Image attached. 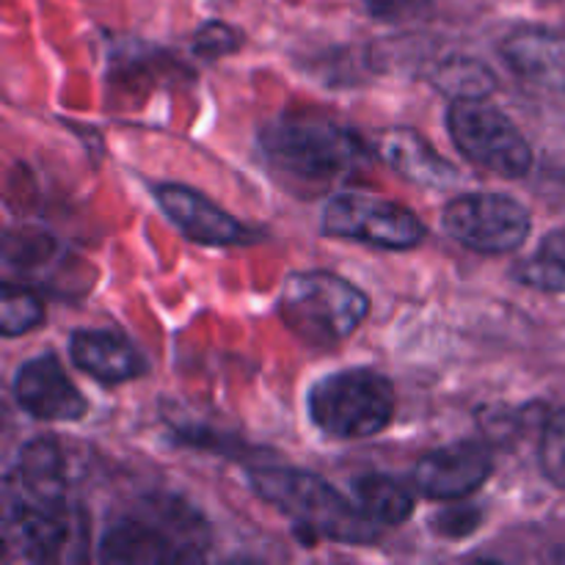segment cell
<instances>
[{"instance_id":"2e32d148","label":"cell","mask_w":565,"mask_h":565,"mask_svg":"<svg viewBox=\"0 0 565 565\" xmlns=\"http://www.w3.org/2000/svg\"><path fill=\"white\" fill-rule=\"evenodd\" d=\"M353 505L379 527H397L414 513V497L390 475H362L351 483Z\"/></svg>"},{"instance_id":"8fae6325","label":"cell","mask_w":565,"mask_h":565,"mask_svg":"<svg viewBox=\"0 0 565 565\" xmlns=\"http://www.w3.org/2000/svg\"><path fill=\"white\" fill-rule=\"evenodd\" d=\"M14 401L28 417L42 423H75L88 412L86 397L77 392L55 353H42L22 364L14 375Z\"/></svg>"},{"instance_id":"7c38bea8","label":"cell","mask_w":565,"mask_h":565,"mask_svg":"<svg viewBox=\"0 0 565 565\" xmlns=\"http://www.w3.org/2000/svg\"><path fill=\"white\" fill-rule=\"evenodd\" d=\"M154 202L163 210L166 218L199 246H241L248 241V230L235 215L193 188L158 185Z\"/></svg>"},{"instance_id":"30bf717a","label":"cell","mask_w":565,"mask_h":565,"mask_svg":"<svg viewBox=\"0 0 565 565\" xmlns=\"http://www.w3.org/2000/svg\"><path fill=\"white\" fill-rule=\"evenodd\" d=\"M494 472V456L489 445L478 439H461L436 447L414 467V486L434 502H461L489 483Z\"/></svg>"},{"instance_id":"8992f818","label":"cell","mask_w":565,"mask_h":565,"mask_svg":"<svg viewBox=\"0 0 565 565\" xmlns=\"http://www.w3.org/2000/svg\"><path fill=\"white\" fill-rule=\"evenodd\" d=\"M395 386L370 367H348L315 381L307 395L309 419L331 439H370L395 417Z\"/></svg>"},{"instance_id":"52a82bcc","label":"cell","mask_w":565,"mask_h":565,"mask_svg":"<svg viewBox=\"0 0 565 565\" xmlns=\"http://www.w3.org/2000/svg\"><path fill=\"white\" fill-rule=\"evenodd\" d=\"M447 132L458 152L478 169L511 180L533 169V147L524 132L486 97L452 99L447 108Z\"/></svg>"},{"instance_id":"ac0fdd59","label":"cell","mask_w":565,"mask_h":565,"mask_svg":"<svg viewBox=\"0 0 565 565\" xmlns=\"http://www.w3.org/2000/svg\"><path fill=\"white\" fill-rule=\"evenodd\" d=\"M0 331L3 337H20L36 329L44 320V301L28 287H3V301H0Z\"/></svg>"},{"instance_id":"4fadbf2b","label":"cell","mask_w":565,"mask_h":565,"mask_svg":"<svg viewBox=\"0 0 565 565\" xmlns=\"http://www.w3.org/2000/svg\"><path fill=\"white\" fill-rule=\"evenodd\" d=\"M70 356L77 370L103 386H119L149 370L147 356L114 329H77L70 337Z\"/></svg>"},{"instance_id":"ba28073f","label":"cell","mask_w":565,"mask_h":565,"mask_svg":"<svg viewBox=\"0 0 565 565\" xmlns=\"http://www.w3.org/2000/svg\"><path fill=\"white\" fill-rule=\"evenodd\" d=\"M323 232L329 237L356 241L386 252H408L425 241L428 230L414 210L392 199L362 191L337 193L323 213Z\"/></svg>"},{"instance_id":"3957f363","label":"cell","mask_w":565,"mask_h":565,"mask_svg":"<svg viewBox=\"0 0 565 565\" xmlns=\"http://www.w3.org/2000/svg\"><path fill=\"white\" fill-rule=\"evenodd\" d=\"M210 533L196 508L180 497H147L136 511L116 519L99 541L103 563H193L202 561Z\"/></svg>"},{"instance_id":"44dd1931","label":"cell","mask_w":565,"mask_h":565,"mask_svg":"<svg viewBox=\"0 0 565 565\" xmlns=\"http://www.w3.org/2000/svg\"><path fill=\"white\" fill-rule=\"evenodd\" d=\"M241 44H243V36L235 31V28H230L226 22H215V20L204 22V25L196 31V39H193V50H196V53L207 61L235 53Z\"/></svg>"},{"instance_id":"ffe728a7","label":"cell","mask_w":565,"mask_h":565,"mask_svg":"<svg viewBox=\"0 0 565 565\" xmlns=\"http://www.w3.org/2000/svg\"><path fill=\"white\" fill-rule=\"evenodd\" d=\"M511 279L541 292H565V265L552 259L550 254L535 252L533 257L513 263Z\"/></svg>"},{"instance_id":"7402d4cb","label":"cell","mask_w":565,"mask_h":565,"mask_svg":"<svg viewBox=\"0 0 565 565\" xmlns=\"http://www.w3.org/2000/svg\"><path fill=\"white\" fill-rule=\"evenodd\" d=\"M483 524V511L475 505H456L450 511L434 516V530L445 539H463V535H472L475 530Z\"/></svg>"},{"instance_id":"277c9868","label":"cell","mask_w":565,"mask_h":565,"mask_svg":"<svg viewBox=\"0 0 565 565\" xmlns=\"http://www.w3.org/2000/svg\"><path fill=\"white\" fill-rule=\"evenodd\" d=\"M259 149L274 169L303 182H334L367 160V143L345 125L320 116H279L259 130Z\"/></svg>"},{"instance_id":"7a4b0ae2","label":"cell","mask_w":565,"mask_h":565,"mask_svg":"<svg viewBox=\"0 0 565 565\" xmlns=\"http://www.w3.org/2000/svg\"><path fill=\"white\" fill-rule=\"evenodd\" d=\"M248 486L259 500L287 516L307 544L323 539L342 546H367L381 535L379 524L307 469L254 467L248 469Z\"/></svg>"},{"instance_id":"9c48e42d","label":"cell","mask_w":565,"mask_h":565,"mask_svg":"<svg viewBox=\"0 0 565 565\" xmlns=\"http://www.w3.org/2000/svg\"><path fill=\"white\" fill-rule=\"evenodd\" d=\"M441 226L461 246L480 254H511L524 246L533 215L508 193H461L441 213Z\"/></svg>"},{"instance_id":"5bb4252c","label":"cell","mask_w":565,"mask_h":565,"mask_svg":"<svg viewBox=\"0 0 565 565\" xmlns=\"http://www.w3.org/2000/svg\"><path fill=\"white\" fill-rule=\"evenodd\" d=\"M375 149L392 171L419 188L445 191V188H456L461 182V171L450 160L441 158L434 143L412 127H390V130L379 132Z\"/></svg>"},{"instance_id":"e0dca14e","label":"cell","mask_w":565,"mask_h":565,"mask_svg":"<svg viewBox=\"0 0 565 565\" xmlns=\"http://www.w3.org/2000/svg\"><path fill=\"white\" fill-rule=\"evenodd\" d=\"M436 86L445 88L452 99L458 97H486L494 92V75L489 66L475 58H452L436 72Z\"/></svg>"},{"instance_id":"9a60e30c","label":"cell","mask_w":565,"mask_h":565,"mask_svg":"<svg viewBox=\"0 0 565 565\" xmlns=\"http://www.w3.org/2000/svg\"><path fill=\"white\" fill-rule=\"evenodd\" d=\"M505 61L535 83H557L565 77V44L555 33L530 31L513 33L505 42Z\"/></svg>"},{"instance_id":"6da1fadb","label":"cell","mask_w":565,"mask_h":565,"mask_svg":"<svg viewBox=\"0 0 565 565\" xmlns=\"http://www.w3.org/2000/svg\"><path fill=\"white\" fill-rule=\"evenodd\" d=\"M3 544L25 563L81 561L86 522L66 494L64 452L53 439L20 447L3 478Z\"/></svg>"},{"instance_id":"cb8c5ba5","label":"cell","mask_w":565,"mask_h":565,"mask_svg":"<svg viewBox=\"0 0 565 565\" xmlns=\"http://www.w3.org/2000/svg\"><path fill=\"white\" fill-rule=\"evenodd\" d=\"M539 252L550 254L552 259H557V263L565 265V226H561V230H552L550 235L541 241Z\"/></svg>"},{"instance_id":"603a6c76","label":"cell","mask_w":565,"mask_h":565,"mask_svg":"<svg viewBox=\"0 0 565 565\" xmlns=\"http://www.w3.org/2000/svg\"><path fill=\"white\" fill-rule=\"evenodd\" d=\"M364 3H367V11L375 20L403 22L425 14L434 0H364Z\"/></svg>"},{"instance_id":"5b68a950","label":"cell","mask_w":565,"mask_h":565,"mask_svg":"<svg viewBox=\"0 0 565 565\" xmlns=\"http://www.w3.org/2000/svg\"><path fill=\"white\" fill-rule=\"evenodd\" d=\"M370 298L329 270H301L285 279L279 315L287 329L312 348L340 345L364 323Z\"/></svg>"},{"instance_id":"d6986e66","label":"cell","mask_w":565,"mask_h":565,"mask_svg":"<svg viewBox=\"0 0 565 565\" xmlns=\"http://www.w3.org/2000/svg\"><path fill=\"white\" fill-rule=\"evenodd\" d=\"M539 461L546 480L565 491V406L546 417L544 430H541Z\"/></svg>"}]
</instances>
